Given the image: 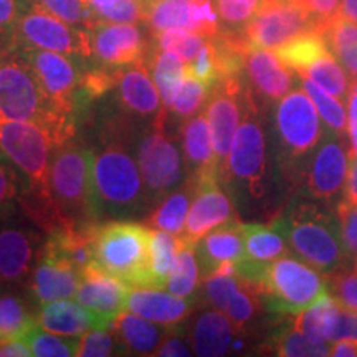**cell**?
Returning <instances> with one entry per match:
<instances>
[{
  "mask_svg": "<svg viewBox=\"0 0 357 357\" xmlns=\"http://www.w3.org/2000/svg\"><path fill=\"white\" fill-rule=\"evenodd\" d=\"M0 119L37 123L53 134L56 144L79 134L78 124L45 96L32 68L13 47L0 48Z\"/></svg>",
  "mask_w": 357,
  "mask_h": 357,
  "instance_id": "cell-1",
  "label": "cell"
},
{
  "mask_svg": "<svg viewBox=\"0 0 357 357\" xmlns=\"http://www.w3.org/2000/svg\"><path fill=\"white\" fill-rule=\"evenodd\" d=\"M266 134L260 118V105L247 88L242 123L236 129L229 158L220 174L223 187L240 207L261 204L270 190Z\"/></svg>",
  "mask_w": 357,
  "mask_h": 357,
  "instance_id": "cell-2",
  "label": "cell"
},
{
  "mask_svg": "<svg viewBox=\"0 0 357 357\" xmlns=\"http://www.w3.org/2000/svg\"><path fill=\"white\" fill-rule=\"evenodd\" d=\"M271 222L283 231L289 248L326 276L352 261L342 242L337 215L323 205L296 200Z\"/></svg>",
  "mask_w": 357,
  "mask_h": 357,
  "instance_id": "cell-3",
  "label": "cell"
},
{
  "mask_svg": "<svg viewBox=\"0 0 357 357\" xmlns=\"http://www.w3.org/2000/svg\"><path fill=\"white\" fill-rule=\"evenodd\" d=\"M93 146L79 134L55 147L50 162V194L65 227L101 223L93 187Z\"/></svg>",
  "mask_w": 357,
  "mask_h": 357,
  "instance_id": "cell-4",
  "label": "cell"
},
{
  "mask_svg": "<svg viewBox=\"0 0 357 357\" xmlns=\"http://www.w3.org/2000/svg\"><path fill=\"white\" fill-rule=\"evenodd\" d=\"M93 265L131 288H153L151 227L134 220H106L96 229Z\"/></svg>",
  "mask_w": 357,
  "mask_h": 357,
  "instance_id": "cell-5",
  "label": "cell"
},
{
  "mask_svg": "<svg viewBox=\"0 0 357 357\" xmlns=\"http://www.w3.org/2000/svg\"><path fill=\"white\" fill-rule=\"evenodd\" d=\"M169 121L167 111L162 108L153 121H149V126L142 128L136 146L137 164L151 211L189 178L181 136L169 126Z\"/></svg>",
  "mask_w": 357,
  "mask_h": 357,
  "instance_id": "cell-6",
  "label": "cell"
},
{
  "mask_svg": "<svg viewBox=\"0 0 357 357\" xmlns=\"http://www.w3.org/2000/svg\"><path fill=\"white\" fill-rule=\"evenodd\" d=\"M273 132L281 171L289 181L296 182L303 166L326 132L318 109L305 89H291L276 102Z\"/></svg>",
  "mask_w": 357,
  "mask_h": 357,
  "instance_id": "cell-7",
  "label": "cell"
},
{
  "mask_svg": "<svg viewBox=\"0 0 357 357\" xmlns=\"http://www.w3.org/2000/svg\"><path fill=\"white\" fill-rule=\"evenodd\" d=\"M53 134L37 123L0 119V153L10 160L22 181V200H53L50 162L56 147Z\"/></svg>",
  "mask_w": 357,
  "mask_h": 357,
  "instance_id": "cell-8",
  "label": "cell"
},
{
  "mask_svg": "<svg viewBox=\"0 0 357 357\" xmlns=\"http://www.w3.org/2000/svg\"><path fill=\"white\" fill-rule=\"evenodd\" d=\"M258 288L268 311L280 316H298L329 291L321 271L289 253L268 263Z\"/></svg>",
  "mask_w": 357,
  "mask_h": 357,
  "instance_id": "cell-9",
  "label": "cell"
},
{
  "mask_svg": "<svg viewBox=\"0 0 357 357\" xmlns=\"http://www.w3.org/2000/svg\"><path fill=\"white\" fill-rule=\"evenodd\" d=\"M10 47L40 48V50L63 53L84 61L91 60L89 29L71 25L58 19L37 2H33L22 15Z\"/></svg>",
  "mask_w": 357,
  "mask_h": 357,
  "instance_id": "cell-10",
  "label": "cell"
},
{
  "mask_svg": "<svg viewBox=\"0 0 357 357\" xmlns=\"http://www.w3.org/2000/svg\"><path fill=\"white\" fill-rule=\"evenodd\" d=\"M314 30L321 32L323 25L293 0H261L255 17L238 33L242 35L250 50H276L291 40Z\"/></svg>",
  "mask_w": 357,
  "mask_h": 357,
  "instance_id": "cell-11",
  "label": "cell"
},
{
  "mask_svg": "<svg viewBox=\"0 0 357 357\" xmlns=\"http://www.w3.org/2000/svg\"><path fill=\"white\" fill-rule=\"evenodd\" d=\"M347 153L344 136L328 129L298 176L296 182H303L306 195L321 202H333L341 197L349 172Z\"/></svg>",
  "mask_w": 357,
  "mask_h": 357,
  "instance_id": "cell-12",
  "label": "cell"
},
{
  "mask_svg": "<svg viewBox=\"0 0 357 357\" xmlns=\"http://www.w3.org/2000/svg\"><path fill=\"white\" fill-rule=\"evenodd\" d=\"M245 102H247V84H245L243 75L218 79L212 86L211 96L205 106V114L211 126L218 174L223 171L231 141L242 123Z\"/></svg>",
  "mask_w": 357,
  "mask_h": 357,
  "instance_id": "cell-13",
  "label": "cell"
},
{
  "mask_svg": "<svg viewBox=\"0 0 357 357\" xmlns=\"http://www.w3.org/2000/svg\"><path fill=\"white\" fill-rule=\"evenodd\" d=\"M91 63L121 70L144 61L151 45L136 24L98 20L89 26Z\"/></svg>",
  "mask_w": 357,
  "mask_h": 357,
  "instance_id": "cell-14",
  "label": "cell"
},
{
  "mask_svg": "<svg viewBox=\"0 0 357 357\" xmlns=\"http://www.w3.org/2000/svg\"><path fill=\"white\" fill-rule=\"evenodd\" d=\"M12 220V218H10ZM0 227V283H29L42 255L40 231L29 223L2 222Z\"/></svg>",
  "mask_w": 357,
  "mask_h": 357,
  "instance_id": "cell-15",
  "label": "cell"
},
{
  "mask_svg": "<svg viewBox=\"0 0 357 357\" xmlns=\"http://www.w3.org/2000/svg\"><path fill=\"white\" fill-rule=\"evenodd\" d=\"M144 22L153 33L182 29L215 37L222 30L213 0H153Z\"/></svg>",
  "mask_w": 357,
  "mask_h": 357,
  "instance_id": "cell-16",
  "label": "cell"
},
{
  "mask_svg": "<svg viewBox=\"0 0 357 357\" xmlns=\"http://www.w3.org/2000/svg\"><path fill=\"white\" fill-rule=\"evenodd\" d=\"M194 184L195 195L182 234L190 243H197L208 231L236 220L234 199L223 187L220 177H205Z\"/></svg>",
  "mask_w": 357,
  "mask_h": 357,
  "instance_id": "cell-17",
  "label": "cell"
},
{
  "mask_svg": "<svg viewBox=\"0 0 357 357\" xmlns=\"http://www.w3.org/2000/svg\"><path fill=\"white\" fill-rule=\"evenodd\" d=\"M243 79L255 101L275 105L293 89V70L280 60L273 50L252 48L245 55Z\"/></svg>",
  "mask_w": 357,
  "mask_h": 357,
  "instance_id": "cell-18",
  "label": "cell"
},
{
  "mask_svg": "<svg viewBox=\"0 0 357 357\" xmlns=\"http://www.w3.org/2000/svg\"><path fill=\"white\" fill-rule=\"evenodd\" d=\"M82 273L83 271L65 258L43 247L37 266L26 283L30 296L38 306L56 300H70L77 296Z\"/></svg>",
  "mask_w": 357,
  "mask_h": 357,
  "instance_id": "cell-19",
  "label": "cell"
},
{
  "mask_svg": "<svg viewBox=\"0 0 357 357\" xmlns=\"http://www.w3.org/2000/svg\"><path fill=\"white\" fill-rule=\"evenodd\" d=\"M129 293L131 287L91 265L83 270L82 283L75 298L111 328L114 319L126 311Z\"/></svg>",
  "mask_w": 357,
  "mask_h": 357,
  "instance_id": "cell-20",
  "label": "cell"
},
{
  "mask_svg": "<svg viewBox=\"0 0 357 357\" xmlns=\"http://www.w3.org/2000/svg\"><path fill=\"white\" fill-rule=\"evenodd\" d=\"M114 91L119 106L139 121H153L162 111V98L146 60L119 71Z\"/></svg>",
  "mask_w": 357,
  "mask_h": 357,
  "instance_id": "cell-21",
  "label": "cell"
},
{
  "mask_svg": "<svg viewBox=\"0 0 357 357\" xmlns=\"http://www.w3.org/2000/svg\"><path fill=\"white\" fill-rule=\"evenodd\" d=\"M197 298H181L171 291L164 293L158 288H131L126 311L154 323L178 329L189 318Z\"/></svg>",
  "mask_w": 357,
  "mask_h": 357,
  "instance_id": "cell-22",
  "label": "cell"
},
{
  "mask_svg": "<svg viewBox=\"0 0 357 357\" xmlns=\"http://www.w3.org/2000/svg\"><path fill=\"white\" fill-rule=\"evenodd\" d=\"M178 136L190 181L197 182L205 177H220L205 111H200L182 123L178 126Z\"/></svg>",
  "mask_w": 357,
  "mask_h": 357,
  "instance_id": "cell-23",
  "label": "cell"
},
{
  "mask_svg": "<svg viewBox=\"0 0 357 357\" xmlns=\"http://www.w3.org/2000/svg\"><path fill=\"white\" fill-rule=\"evenodd\" d=\"M243 223L236 218L225 225L217 227L208 231L195 243V255H197L200 278L215 273L222 263L235 261L238 263L243 258Z\"/></svg>",
  "mask_w": 357,
  "mask_h": 357,
  "instance_id": "cell-24",
  "label": "cell"
},
{
  "mask_svg": "<svg viewBox=\"0 0 357 357\" xmlns=\"http://www.w3.org/2000/svg\"><path fill=\"white\" fill-rule=\"evenodd\" d=\"M38 326L45 331H50L61 336L82 337L93 329L109 328L100 316L95 314L79 301L56 300L45 303L38 307Z\"/></svg>",
  "mask_w": 357,
  "mask_h": 357,
  "instance_id": "cell-25",
  "label": "cell"
},
{
  "mask_svg": "<svg viewBox=\"0 0 357 357\" xmlns=\"http://www.w3.org/2000/svg\"><path fill=\"white\" fill-rule=\"evenodd\" d=\"M111 328H113L124 354L129 352V354L137 356H155L164 339L174 331V329L154 323V321L141 318L131 311H123L114 319Z\"/></svg>",
  "mask_w": 357,
  "mask_h": 357,
  "instance_id": "cell-26",
  "label": "cell"
},
{
  "mask_svg": "<svg viewBox=\"0 0 357 357\" xmlns=\"http://www.w3.org/2000/svg\"><path fill=\"white\" fill-rule=\"evenodd\" d=\"M235 328L229 316L220 310H207L197 316L192 328V351L200 357L229 354L235 341Z\"/></svg>",
  "mask_w": 357,
  "mask_h": 357,
  "instance_id": "cell-27",
  "label": "cell"
},
{
  "mask_svg": "<svg viewBox=\"0 0 357 357\" xmlns=\"http://www.w3.org/2000/svg\"><path fill=\"white\" fill-rule=\"evenodd\" d=\"M243 245L242 260L255 265H268L289 253L287 238L275 222L243 223Z\"/></svg>",
  "mask_w": 357,
  "mask_h": 357,
  "instance_id": "cell-28",
  "label": "cell"
},
{
  "mask_svg": "<svg viewBox=\"0 0 357 357\" xmlns=\"http://www.w3.org/2000/svg\"><path fill=\"white\" fill-rule=\"evenodd\" d=\"M194 195V181L187 178L184 184L166 195L153 211L147 213L146 225H149L151 229L164 230L174 235H182L184 234L187 215H189V208Z\"/></svg>",
  "mask_w": 357,
  "mask_h": 357,
  "instance_id": "cell-29",
  "label": "cell"
},
{
  "mask_svg": "<svg viewBox=\"0 0 357 357\" xmlns=\"http://www.w3.org/2000/svg\"><path fill=\"white\" fill-rule=\"evenodd\" d=\"M146 63L162 98V108L167 109L187 77V63L176 53L160 50L155 45H151Z\"/></svg>",
  "mask_w": 357,
  "mask_h": 357,
  "instance_id": "cell-30",
  "label": "cell"
},
{
  "mask_svg": "<svg viewBox=\"0 0 357 357\" xmlns=\"http://www.w3.org/2000/svg\"><path fill=\"white\" fill-rule=\"evenodd\" d=\"M329 50L341 63L352 82L357 79V24L346 19L341 12L326 22L321 30Z\"/></svg>",
  "mask_w": 357,
  "mask_h": 357,
  "instance_id": "cell-31",
  "label": "cell"
},
{
  "mask_svg": "<svg viewBox=\"0 0 357 357\" xmlns=\"http://www.w3.org/2000/svg\"><path fill=\"white\" fill-rule=\"evenodd\" d=\"M342 306L334 300L331 293L321 298L314 305L296 316L294 326L314 341L333 342L336 339V329Z\"/></svg>",
  "mask_w": 357,
  "mask_h": 357,
  "instance_id": "cell-32",
  "label": "cell"
},
{
  "mask_svg": "<svg viewBox=\"0 0 357 357\" xmlns=\"http://www.w3.org/2000/svg\"><path fill=\"white\" fill-rule=\"evenodd\" d=\"M38 312L19 294H0V342L25 339L38 326Z\"/></svg>",
  "mask_w": 357,
  "mask_h": 357,
  "instance_id": "cell-33",
  "label": "cell"
},
{
  "mask_svg": "<svg viewBox=\"0 0 357 357\" xmlns=\"http://www.w3.org/2000/svg\"><path fill=\"white\" fill-rule=\"evenodd\" d=\"M184 243V236L151 229V281L153 288H166L176 257Z\"/></svg>",
  "mask_w": 357,
  "mask_h": 357,
  "instance_id": "cell-34",
  "label": "cell"
},
{
  "mask_svg": "<svg viewBox=\"0 0 357 357\" xmlns=\"http://www.w3.org/2000/svg\"><path fill=\"white\" fill-rule=\"evenodd\" d=\"M298 77H306L319 84L329 95L336 96L337 100H347L351 91V78L336 60L331 50L323 53L318 60H314L307 68Z\"/></svg>",
  "mask_w": 357,
  "mask_h": 357,
  "instance_id": "cell-35",
  "label": "cell"
},
{
  "mask_svg": "<svg viewBox=\"0 0 357 357\" xmlns=\"http://www.w3.org/2000/svg\"><path fill=\"white\" fill-rule=\"evenodd\" d=\"M200 268L195 255V243L187 242L184 238L181 250H178L176 263L169 275L166 288L167 291L181 298H194L200 284Z\"/></svg>",
  "mask_w": 357,
  "mask_h": 357,
  "instance_id": "cell-36",
  "label": "cell"
},
{
  "mask_svg": "<svg viewBox=\"0 0 357 357\" xmlns=\"http://www.w3.org/2000/svg\"><path fill=\"white\" fill-rule=\"evenodd\" d=\"M270 351L281 357H303V356H329L331 342L314 341L294 324L283 326L278 329L268 342Z\"/></svg>",
  "mask_w": 357,
  "mask_h": 357,
  "instance_id": "cell-37",
  "label": "cell"
},
{
  "mask_svg": "<svg viewBox=\"0 0 357 357\" xmlns=\"http://www.w3.org/2000/svg\"><path fill=\"white\" fill-rule=\"evenodd\" d=\"M211 91L212 88L208 84L202 83L200 79L187 73L184 83H182L181 89H178L176 100L166 109L169 118H172L174 123L177 126H181L182 123L187 121L192 116L204 111L205 106H207Z\"/></svg>",
  "mask_w": 357,
  "mask_h": 357,
  "instance_id": "cell-38",
  "label": "cell"
},
{
  "mask_svg": "<svg viewBox=\"0 0 357 357\" xmlns=\"http://www.w3.org/2000/svg\"><path fill=\"white\" fill-rule=\"evenodd\" d=\"M301 86L310 95V98L314 102L316 109L323 119L329 131L339 134V136H346L347 132V123H349V116L341 101L336 96L329 95L324 91L319 84H316L312 79L306 77H300Z\"/></svg>",
  "mask_w": 357,
  "mask_h": 357,
  "instance_id": "cell-39",
  "label": "cell"
},
{
  "mask_svg": "<svg viewBox=\"0 0 357 357\" xmlns=\"http://www.w3.org/2000/svg\"><path fill=\"white\" fill-rule=\"evenodd\" d=\"M96 19L114 24H137L146 20L149 0H86Z\"/></svg>",
  "mask_w": 357,
  "mask_h": 357,
  "instance_id": "cell-40",
  "label": "cell"
},
{
  "mask_svg": "<svg viewBox=\"0 0 357 357\" xmlns=\"http://www.w3.org/2000/svg\"><path fill=\"white\" fill-rule=\"evenodd\" d=\"M25 341L29 342L32 356L35 357H73L78 356L79 337L61 336L43 328H37L26 334Z\"/></svg>",
  "mask_w": 357,
  "mask_h": 357,
  "instance_id": "cell-41",
  "label": "cell"
},
{
  "mask_svg": "<svg viewBox=\"0 0 357 357\" xmlns=\"http://www.w3.org/2000/svg\"><path fill=\"white\" fill-rule=\"evenodd\" d=\"M207 38L208 37H204L197 32H190V30L169 29L164 32L154 33V45L160 50L176 53L185 63H190L202 50Z\"/></svg>",
  "mask_w": 357,
  "mask_h": 357,
  "instance_id": "cell-42",
  "label": "cell"
},
{
  "mask_svg": "<svg viewBox=\"0 0 357 357\" xmlns=\"http://www.w3.org/2000/svg\"><path fill=\"white\" fill-rule=\"evenodd\" d=\"M260 289L255 284L242 280V287L236 289L230 301L227 303L223 312L229 316L240 333L245 331L247 324L252 323V319L257 316L258 307H260Z\"/></svg>",
  "mask_w": 357,
  "mask_h": 357,
  "instance_id": "cell-43",
  "label": "cell"
},
{
  "mask_svg": "<svg viewBox=\"0 0 357 357\" xmlns=\"http://www.w3.org/2000/svg\"><path fill=\"white\" fill-rule=\"evenodd\" d=\"M22 181L10 160L0 153V223L10 220L19 212Z\"/></svg>",
  "mask_w": 357,
  "mask_h": 357,
  "instance_id": "cell-44",
  "label": "cell"
},
{
  "mask_svg": "<svg viewBox=\"0 0 357 357\" xmlns=\"http://www.w3.org/2000/svg\"><path fill=\"white\" fill-rule=\"evenodd\" d=\"M222 30L242 32L250 20L255 17L261 0H213Z\"/></svg>",
  "mask_w": 357,
  "mask_h": 357,
  "instance_id": "cell-45",
  "label": "cell"
},
{
  "mask_svg": "<svg viewBox=\"0 0 357 357\" xmlns=\"http://www.w3.org/2000/svg\"><path fill=\"white\" fill-rule=\"evenodd\" d=\"M35 2L71 25L89 29L98 22L86 0H35Z\"/></svg>",
  "mask_w": 357,
  "mask_h": 357,
  "instance_id": "cell-46",
  "label": "cell"
},
{
  "mask_svg": "<svg viewBox=\"0 0 357 357\" xmlns=\"http://www.w3.org/2000/svg\"><path fill=\"white\" fill-rule=\"evenodd\" d=\"M329 293L344 310L357 312V268H341L326 278Z\"/></svg>",
  "mask_w": 357,
  "mask_h": 357,
  "instance_id": "cell-47",
  "label": "cell"
},
{
  "mask_svg": "<svg viewBox=\"0 0 357 357\" xmlns=\"http://www.w3.org/2000/svg\"><path fill=\"white\" fill-rule=\"evenodd\" d=\"M123 351L113 328L93 329L79 337L78 356L82 357H108Z\"/></svg>",
  "mask_w": 357,
  "mask_h": 357,
  "instance_id": "cell-48",
  "label": "cell"
},
{
  "mask_svg": "<svg viewBox=\"0 0 357 357\" xmlns=\"http://www.w3.org/2000/svg\"><path fill=\"white\" fill-rule=\"evenodd\" d=\"M242 287L238 275H212L202 280L204 298L215 310L223 311L236 289Z\"/></svg>",
  "mask_w": 357,
  "mask_h": 357,
  "instance_id": "cell-49",
  "label": "cell"
},
{
  "mask_svg": "<svg viewBox=\"0 0 357 357\" xmlns=\"http://www.w3.org/2000/svg\"><path fill=\"white\" fill-rule=\"evenodd\" d=\"M187 73L200 79L202 83L208 84L211 88L220 79L217 52L211 37L207 38V42H205L202 50L199 52V55L190 63H187Z\"/></svg>",
  "mask_w": 357,
  "mask_h": 357,
  "instance_id": "cell-50",
  "label": "cell"
},
{
  "mask_svg": "<svg viewBox=\"0 0 357 357\" xmlns=\"http://www.w3.org/2000/svg\"><path fill=\"white\" fill-rule=\"evenodd\" d=\"M35 0H0V48L10 47L22 15Z\"/></svg>",
  "mask_w": 357,
  "mask_h": 357,
  "instance_id": "cell-51",
  "label": "cell"
},
{
  "mask_svg": "<svg viewBox=\"0 0 357 357\" xmlns=\"http://www.w3.org/2000/svg\"><path fill=\"white\" fill-rule=\"evenodd\" d=\"M336 213L347 255L354 261L357 258V204H349L342 199L336 207Z\"/></svg>",
  "mask_w": 357,
  "mask_h": 357,
  "instance_id": "cell-52",
  "label": "cell"
},
{
  "mask_svg": "<svg viewBox=\"0 0 357 357\" xmlns=\"http://www.w3.org/2000/svg\"><path fill=\"white\" fill-rule=\"evenodd\" d=\"M293 2L314 17L323 26L341 10V0H293Z\"/></svg>",
  "mask_w": 357,
  "mask_h": 357,
  "instance_id": "cell-53",
  "label": "cell"
},
{
  "mask_svg": "<svg viewBox=\"0 0 357 357\" xmlns=\"http://www.w3.org/2000/svg\"><path fill=\"white\" fill-rule=\"evenodd\" d=\"M349 109H347V116H349V123H347V134L351 139V154L357 155V89L351 88L349 96Z\"/></svg>",
  "mask_w": 357,
  "mask_h": 357,
  "instance_id": "cell-54",
  "label": "cell"
},
{
  "mask_svg": "<svg viewBox=\"0 0 357 357\" xmlns=\"http://www.w3.org/2000/svg\"><path fill=\"white\" fill-rule=\"evenodd\" d=\"M155 356L178 357V356H192V352L189 347H187L184 339L169 334V336L164 339L162 344H160L158 352H155Z\"/></svg>",
  "mask_w": 357,
  "mask_h": 357,
  "instance_id": "cell-55",
  "label": "cell"
},
{
  "mask_svg": "<svg viewBox=\"0 0 357 357\" xmlns=\"http://www.w3.org/2000/svg\"><path fill=\"white\" fill-rule=\"evenodd\" d=\"M29 342L25 339H10V341L0 342V357H30Z\"/></svg>",
  "mask_w": 357,
  "mask_h": 357,
  "instance_id": "cell-56",
  "label": "cell"
},
{
  "mask_svg": "<svg viewBox=\"0 0 357 357\" xmlns=\"http://www.w3.org/2000/svg\"><path fill=\"white\" fill-rule=\"evenodd\" d=\"M342 199L349 204H357V155L354 154H349V172Z\"/></svg>",
  "mask_w": 357,
  "mask_h": 357,
  "instance_id": "cell-57",
  "label": "cell"
},
{
  "mask_svg": "<svg viewBox=\"0 0 357 357\" xmlns=\"http://www.w3.org/2000/svg\"><path fill=\"white\" fill-rule=\"evenodd\" d=\"M329 356L334 357H357V337H342L331 344Z\"/></svg>",
  "mask_w": 357,
  "mask_h": 357,
  "instance_id": "cell-58",
  "label": "cell"
},
{
  "mask_svg": "<svg viewBox=\"0 0 357 357\" xmlns=\"http://www.w3.org/2000/svg\"><path fill=\"white\" fill-rule=\"evenodd\" d=\"M346 19H349L357 24V0H341V10Z\"/></svg>",
  "mask_w": 357,
  "mask_h": 357,
  "instance_id": "cell-59",
  "label": "cell"
},
{
  "mask_svg": "<svg viewBox=\"0 0 357 357\" xmlns=\"http://www.w3.org/2000/svg\"><path fill=\"white\" fill-rule=\"evenodd\" d=\"M351 88H354V89H357V79L356 82H352V86Z\"/></svg>",
  "mask_w": 357,
  "mask_h": 357,
  "instance_id": "cell-60",
  "label": "cell"
},
{
  "mask_svg": "<svg viewBox=\"0 0 357 357\" xmlns=\"http://www.w3.org/2000/svg\"><path fill=\"white\" fill-rule=\"evenodd\" d=\"M354 266L357 268V258H356V260H354Z\"/></svg>",
  "mask_w": 357,
  "mask_h": 357,
  "instance_id": "cell-61",
  "label": "cell"
},
{
  "mask_svg": "<svg viewBox=\"0 0 357 357\" xmlns=\"http://www.w3.org/2000/svg\"><path fill=\"white\" fill-rule=\"evenodd\" d=\"M149 2H153V0H149Z\"/></svg>",
  "mask_w": 357,
  "mask_h": 357,
  "instance_id": "cell-62",
  "label": "cell"
}]
</instances>
